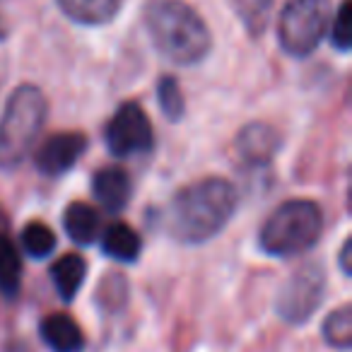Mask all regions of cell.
Instances as JSON below:
<instances>
[{
	"label": "cell",
	"instance_id": "obj_1",
	"mask_svg": "<svg viewBox=\"0 0 352 352\" xmlns=\"http://www.w3.org/2000/svg\"><path fill=\"white\" fill-rule=\"evenodd\" d=\"M236 210V188L210 176L179 188L162 212V230L182 244H206L220 234Z\"/></svg>",
	"mask_w": 352,
	"mask_h": 352
},
{
	"label": "cell",
	"instance_id": "obj_2",
	"mask_svg": "<svg viewBox=\"0 0 352 352\" xmlns=\"http://www.w3.org/2000/svg\"><path fill=\"white\" fill-rule=\"evenodd\" d=\"M145 27L155 49L176 65H196L212 46L203 17L184 0H150Z\"/></svg>",
	"mask_w": 352,
	"mask_h": 352
},
{
	"label": "cell",
	"instance_id": "obj_3",
	"mask_svg": "<svg viewBox=\"0 0 352 352\" xmlns=\"http://www.w3.org/2000/svg\"><path fill=\"white\" fill-rule=\"evenodd\" d=\"M46 97L34 85H22L10 94L0 118V166L17 169L27 160L46 121Z\"/></svg>",
	"mask_w": 352,
	"mask_h": 352
},
{
	"label": "cell",
	"instance_id": "obj_4",
	"mask_svg": "<svg viewBox=\"0 0 352 352\" xmlns=\"http://www.w3.org/2000/svg\"><path fill=\"white\" fill-rule=\"evenodd\" d=\"M323 232V212L314 201H285L268 215L258 234L261 249L275 258H289L309 251Z\"/></svg>",
	"mask_w": 352,
	"mask_h": 352
},
{
	"label": "cell",
	"instance_id": "obj_5",
	"mask_svg": "<svg viewBox=\"0 0 352 352\" xmlns=\"http://www.w3.org/2000/svg\"><path fill=\"white\" fill-rule=\"evenodd\" d=\"M333 20L331 0H289L278 22L280 46L289 56L314 54Z\"/></svg>",
	"mask_w": 352,
	"mask_h": 352
},
{
	"label": "cell",
	"instance_id": "obj_6",
	"mask_svg": "<svg viewBox=\"0 0 352 352\" xmlns=\"http://www.w3.org/2000/svg\"><path fill=\"white\" fill-rule=\"evenodd\" d=\"M326 294V270L321 263H304L294 270L287 278V283L283 285L278 294V309L280 318L287 323H307L314 316L318 307L323 302Z\"/></svg>",
	"mask_w": 352,
	"mask_h": 352
},
{
	"label": "cell",
	"instance_id": "obj_7",
	"mask_svg": "<svg viewBox=\"0 0 352 352\" xmlns=\"http://www.w3.org/2000/svg\"><path fill=\"white\" fill-rule=\"evenodd\" d=\"M104 138H107V147L113 157H131L150 150L155 133H152V123L142 111V107L128 102L121 104L118 111L111 116Z\"/></svg>",
	"mask_w": 352,
	"mask_h": 352
},
{
	"label": "cell",
	"instance_id": "obj_8",
	"mask_svg": "<svg viewBox=\"0 0 352 352\" xmlns=\"http://www.w3.org/2000/svg\"><path fill=\"white\" fill-rule=\"evenodd\" d=\"M87 150V138L82 133H56L46 138L36 152V169L46 176H60L75 166L80 155Z\"/></svg>",
	"mask_w": 352,
	"mask_h": 352
},
{
	"label": "cell",
	"instance_id": "obj_9",
	"mask_svg": "<svg viewBox=\"0 0 352 352\" xmlns=\"http://www.w3.org/2000/svg\"><path fill=\"white\" fill-rule=\"evenodd\" d=\"M278 147L280 138L268 123H249L246 128H241L234 140V150L239 160L251 166L268 164L278 152Z\"/></svg>",
	"mask_w": 352,
	"mask_h": 352
},
{
	"label": "cell",
	"instance_id": "obj_10",
	"mask_svg": "<svg viewBox=\"0 0 352 352\" xmlns=\"http://www.w3.org/2000/svg\"><path fill=\"white\" fill-rule=\"evenodd\" d=\"M92 193L99 201V206L111 215H118L128 208V201L133 196L131 176L121 166H104L94 174L92 179Z\"/></svg>",
	"mask_w": 352,
	"mask_h": 352
},
{
	"label": "cell",
	"instance_id": "obj_11",
	"mask_svg": "<svg viewBox=\"0 0 352 352\" xmlns=\"http://www.w3.org/2000/svg\"><path fill=\"white\" fill-rule=\"evenodd\" d=\"M41 338L54 352H80L85 347L82 328L68 314H51L39 326Z\"/></svg>",
	"mask_w": 352,
	"mask_h": 352
},
{
	"label": "cell",
	"instance_id": "obj_12",
	"mask_svg": "<svg viewBox=\"0 0 352 352\" xmlns=\"http://www.w3.org/2000/svg\"><path fill=\"white\" fill-rule=\"evenodd\" d=\"M85 275H87V263L80 254H65L63 258L51 265V280L63 302H73L75 294L82 287Z\"/></svg>",
	"mask_w": 352,
	"mask_h": 352
},
{
	"label": "cell",
	"instance_id": "obj_13",
	"mask_svg": "<svg viewBox=\"0 0 352 352\" xmlns=\"http://www.w3.org/2000/svg\"><path fill=\"white\" fill-rule=\"evenodd\" d=\"M140 249H142L140 236L126 222H113L111 227H107V232L102 236V251L113 261L133 263L140 256Z\"/></svg>",
	"mask_w": 352,
	"mask_h": 352
},
{
	"label": "cell",
	"instance_id": "obj_14",
	"mask_svg": "<svg viewBox=\"0 0 352 352\" xmlns=\"http://www.w3.org/2000/svg\"><path fill=\"white\" fill-rule=\"evenodd\" d=\"M60 10L80 25H104L116 17L121 0H58Z\"/></svg>",
	"mask_w": 352,
	"mask_h": 352
},
{
	"label": "cell",
	"instance_id": "obj_15",
	"mask_svg": "<svg viewBox=\"0 0 352 352\" xmlns=\"http://www.w3.org/2000/svg\"><path fill=\"white\" fill-rule=\"evenodd\" d=\"M63 225L75 244H92L99 236V212L87 203H70L63 212Z\"/></svg>",
	"mask_w": 352,
	"mask_h": 352
},
{
	"label": "cell",
	"instance_id": "obj_16",
	"mask_svg": "<svg viewBox=\"0 0 352 352\" xmlns=\"http://www.w3.org/2000/svg\"><path fill=\"white\" fill-rule=\"evenodd\" d=\"M22 283V261L20 251L8 236V227L0 217V292L15 297Z\"/></svg>",
	"mask_w": 352,
	"mask_h": 352
},
{
	"label": "cell",
	"instance_id": "obj_17",
	"mask_svg": "<svg viewBox=\"0 0 352 352\" xmlns=\"http://www.w3.org/2000/svg\"><path fill=\"white\" fill-rule=\"evenodd\" d=\"M323 340L336 350H350L352 347V307L342 304L323 321Z\"/></svg>",
	"mask_w": 352,
	"mask_h": 352
},
{
	"label": "cell",
	"instance_id": "obj_18",
	"mask_svg": "<svg viewBox=\"0 0 352 352\" xmlns=\"http://www.w3.org/2000/svg\"><path fill=\"white\" fill-rule=\"evenodd\" d=\"M22 249L32 258H46V256H51L56 249L54 230L49 225H44V222H30L22 230Z\"/></svg>",
	"mask_w": 352,
	"mask_h": 352
},
{
	"label": "cell",
	"instance_id": "obj_19",
	"mask_svg": "<svg viewBox=\"0 0 352 352\" xmlns=\"http://www.w3.org/2000/svg\"><path fill=\"white\" fill-rule=\"evenodd\" d=\"M157 99H160L162 111H164V116L169 121H179L184 116V94L179 82L171 75H166V78H162L157 82Z\"/></svg>",
	"mask_w": 352,
	"mask_h": 352
},
{
	"label": "cell",
	"instance_id": "obj_20",
	"mask_svg": "<svg viewBox=\"0 0 352 352\" xmlns=\"http://www.w3.org/2000/svg\"><path fill=\"white\" fill-rule=\"evenodd\" d=\"M328 30H331V41L338 51H350V46H352V0H342Z\"/></svg>",
	"mask_w": 352,
	"mask_h": 352
},
{
	"label": "cell",
	"instance_id": "obj_21",
	"mask_svg": "<svg viewBox=\"0 0 352 352\" xmlns=\"http://www.w3.org/2000/svg\"><path fill=\"white\" fill-rule=\"evenodd\" d=\"M350 261H352V239H345L342 241V249H340V270L347 275V278L352 275Z\"/></svg>",
	"mask_w": 352,
	"mask_h": 352
}]
</instances>
